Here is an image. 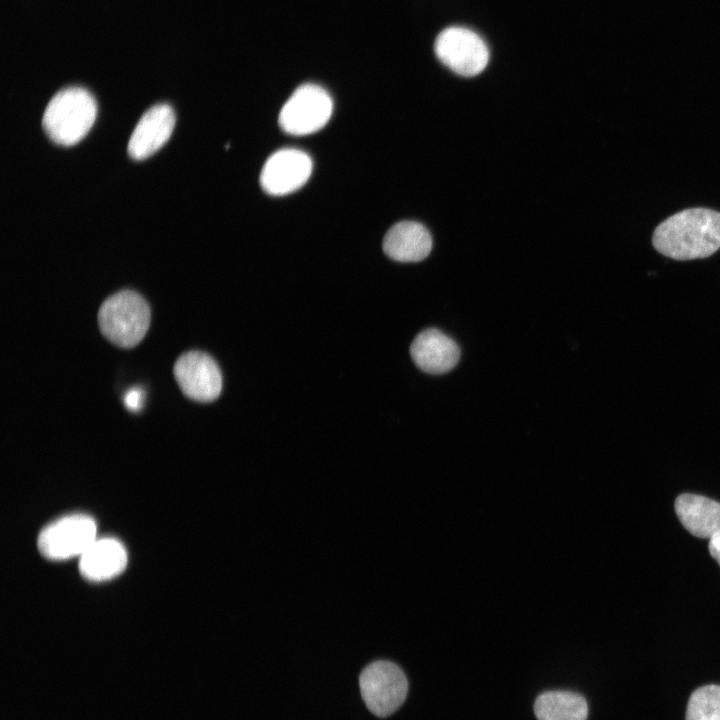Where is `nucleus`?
<instances>
[{"label": "nucleus", "mask_w": 720, "mask_h": 720, "mask_svg": "<svg viewBox=\"0 0 720 720\" xmlns=\"http://www.w3.org/2000/svg\"><path fill=\"white\" fill-rule=\"evenodd\" d=\"M652 243L659 253L676 260L711 256L720 248V212L707 208L680 211L656 227Z\"/></svg>", "instance_id": "nucleus-1"}, {"label": "nucleus", "mask_w": 720, "mask_h": 720, "mask_svg": "<svg viewBox=\"0 0 720 720\" xmlns=\"http://www.w3.org/2000/svg\"><path fill=\"white\" fill-rule=\"evenodd\" d=\"M97 103L82 87H67L56 93L43 114L42 125L55 143L70 146L78 143L93 126Z\"/></svg>", "instance_id": "nucleus-2"}, {"label": "nucleus", "mask_w": 720, "mask_h": 720, "mask_svg": "<svg viewBox=\"0 0 720 720\" xmlns=\"http://www.w3.org/2000/svg\"><path fill=\"white\" fill-rule=\"evenodd\" d=\"M150 320L148 303L133 290H122L109 296L98 312L101 333L121 348L136 346L144 338Z\"/></svg>", "instance_id": "nucleus-3"}, {"label": "nucleus", "mask_w": 720, "mask_h": 720, "mask_svg": "<svg viewBox=\"0 0 720 720\" xmlns=\"http://www.w3.org/2000/svg\"><path fill=\"white\" fill-rule=\"evenodd\" d=\"M360 691L367 708L378 717H387L400 708L408 692L402 669L387 660L366 666L359 677Z\"/></svg>", "instance_id": "nucleus-4"}, {"label": "nucleus", "mask_w": 720, "mask_h": 720, "mask_svg": "<svg viewBox=\"0 0 720 720\" xmlns=\"http://www.w3.org/2000/svg\"><path fill=\"white\" fill-rule=\"evenodd\" d=\"M97 525L86 514L63 516L39 533L37 546L47 559L66 560L79 556L97 539Z\"/></svg>", "instance_id": "nucleus-5"}, {"label": "nucleus", "mask_w": 720, "mask_h": 720, "mask_svg": "<svg viewBox=\"0 0 720 720\" xmlns=\"http://www.w3.org/2000/svg\"><path fill=\"white\" fill-rule=\"evenodd\" d=\"M332 110L333 102L325 89L315 84H304L283 105L279 124L288 134L308 135L326 125Z\"/></svg>", "instance_id": "nucleus-6"}, {"label": "nucleus", "mask_w": 720, "mask_h": 720, "mask_svg": "<svg viewBox=\"0 0 720 720\" xmlns=\"http://www.w3.org/2000/svg\"><path fill=\"white\" fill-rule=\"evenodd\" d=\"M438 59L453 72L471 77L481 73L488 64L489 50L483 39L464 27H449L436 38Z\"/></svg>", "instance_id": "nucleus-7"}, {"label": "nucleus", "mask_w": 720, "mask_h": 720, "mask_svg": "<svg viewBox=\"0 0 720 720\" xmlns=\"http://www.w3.org/2000/svg\"><path fill=\"white\" fill-rule=\"evenodd\" d=\"M174 377L185 396L198 402L216 400L222 390V374L207 353L188 351L175 362Z\"/></svg>", "instance_id": "nucleus-8"}, {"label": "nucleus", "mask_w": 720, "mask_h": 720, "mask_svg": "<svg viewBox=\"0 0 720 720\" xmlns=\"http://www.w3.org/2000/svg\"><path fill=\"white\" fill-rule=\"evenodd\" d=\"M312 172V160L305 152L286 148L272 154L265 162L260 184L273 196L292 193L302 187Z\"/></svg>", "instance_id": "nucleus-9"}, {"label": "nucleus", "mask_w": 720, "mask_h": 720, "mask_svg": "<svg viewBox=\"0 0 720 720\" xmlns=\"http://www.w3.org/2000/svg\"><path fill=\"white\" fill-rule=\"evenodd\" d=\"M175 125L174 110L159 103L149 108L139 119L128 142V154L143 160L154 154L170 138Z\"/></svg>", "instance_id": "nucleus-10"}, {"label": "nucleus", "mask_w": 720, "mask_h": 720, "mask_svg": "<svg viewBox=\"0 0 720 720\" xmlns=\"http://www.w3.org/2000/svg\"><path fill=\"white\" fill-rule=\"evenodd\" d=\"M410 355L414 363L429 374H442L456 366L460 349L456 342L436 328L420 332L412 341Z\"/></svg>", "instance_id": "nucleus-11"}, {"label": "nucleus", "mask_w": 720, "mask_h": 720, "mask_svg": "<svg viewBox=\"0 0 720 720\" xmlns=\"http://www.w3.org/2000/svg\"><path fill=\"white\" fill-rule=\"evenodd\" d=\"M127 564V551L114 538L96 539L81 555L79 571L90 581H105L120 574Z\"/></svg>", "instance_id": "nucleus-12"}, {"label": "nucleus", "mask_w": 720, "mask_h": 720, "mask_svg": "<svg viewBox=\"0 0 720 720\" xmlns=\"http://www.w3.org/2000/svg\"><path fill=\"white\" fill-rule=\"evenodd\" d=\"M432 249V237L420 223L401 221L392 226L383 240L385 254L395 261L418 262Z\"/></svg>", "instance_id": "nucleus-13"}, {"label": "nucleus", "mask_w": 720, "mask_h": 720, "mask_svg": "<svg viewBox=\"0 0 720 720\" xmlns=\"http://www.w3.org/2000/svg\"><path fill=\"white\" fill-rule=\"evenodd\" d=\"M681 524L692 535L710 539L720 530V503L707 497L685 493L674 504Z\"/></svg>", "instance_id": "nucleus-14"}, {"label": "nucleus", "mask_w": 720, "mask_h": 720, "mask_svg": "<svg viewBox=\"0 0 720 720\" xmlns=\"http://www.w3.org/2000/svg\"><path fill=\"white\" fill-rule=\"evenodd\" d=\"M534 714L538 720H587L588 705L579 693L546 691L537 697Z\"/></svg>", "instance_id": "nucleus-15"}, {"label": "nucleus", "mask_w": 720, "mask_h": 720, "mask_svg": "<svg viewBox=\"0 0 720 720\" xmlns=\"http://www.w3.org/2000/svg\"><path fill=\"white\" fill-rule=\"evenodd\" d=\"M686 720H720V686L706 685L695 690L688 701Z\"/></svg>", "instance_id": "nucleus-16"}, {"label": "nucleus", "mask_w": 720, "mask_h": 720, "mask_svg": "<svg viewBox=\"0 0 720 720\" xmlns=\"http://www.w3.org/2000/svg\"><path fill=\"white\" fill-rule=\"evenodd\" d=\"M144 393L140 388L128 390L124 396V403L131 411H138L143 403Z\"/></svg>", "instance_id": "nucleus-17"}, {"label": "nucleus", "mask_w": 720, "mask_h": 720, "mask_svg": "<svg viewBox=\"0 0 720 720\" xmlns=\"http://www.w3.org/2000/svg\"><path fill=\"white\" fill-rule=\"evenodd\" d=\"M709 552L720 566V530L710 538Z\"/></svg>", "instance_id": "nucleus-18"}]
</instances>
